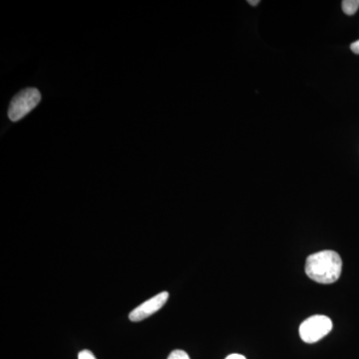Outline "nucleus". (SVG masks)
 <instances>
[{
    "label": "nucleus",
    "mask_w": 359,
    "mask_h": 359,
    "mask_svg": "<svg viewBox=\"0 0 359 359\" xmlns=\"http://www.w3.org/2000/svg\"><path fill=\"white\" fill-rule=\"evenodd\" d=\"M226 359H247L242 354L233 353L231 354V355L226 356Z\"/></svg>",
    "instance_id": "9"
},
{
    "label": "nucleus",
    "mask_w": 359,
    "mask_h": 359,
    "mask_svg": "<svg viewBox=\"0 0 359 359\" xmlns=\"http://www.w3.org/2000/svg\"><path fill=\"white\" fill-rule=\"evenodd\" d=\"M168 359H191L189 354L186 351H181V349H176V351H172L170 353Z\"/></svg>",
    "instance_id": "6"
},
{
    "label": "nucleus",
    "mask_w": 359,
    "mask_h": 359,
    "mask_svg": "<svg viewBox=\"0 0 359 359\" xmlns=\"http://www.w3.org/2000/svg\"><path fill=\"white\" fill-rule=\"evenodd\" d=\"M342 11L346 15H353L359 8V0H344L341 4Z\"/></svg>",
    "instance_id": "5"
},
{
    "label": "nucleus",
    "mask_w": 359,
    "mask_h": 359,
    "mask_svg": "<svg viewBox=\"0 0 359 359\" xmlns=\"http://www.w3.org/2000/svg\"><path fill=\"white\" fill-rule=\"evenodd\" d=\"M78 359H97L95 355L88 351V349H84V351H80L78 354Z\"/></svg>",
    "instance_id": "7"
},
{
    "label": "nucleus",
    "mask_w": 359,
    "mask_h": 359,
    "mask_svg": "<svg viewBox=\"0 0 359 359\" xmlns=\"http://www.w3.org/2000/svg\"><path fill=\"white\" fill-rule=\"evenodd\" d=\"M341 271V257L334 250H321L306 259V273L314 282L334 283L340 278Z\"/></svg>",
    "instance_id": "1"
},
{
    "label": "nucleus",
    "mask_w": 359,
    "mask_h": 359,
    "mask_svg": "<svg viewBox=\"0 0 359 359\" xmlns=\"http://www.w3.org/2000/svg\"><path fill=\"white\" fill-rule=\"evenodd\" d=\"M351 49L353 50V53L359 54V40L353 42V43L351 45Z\"/></svg>",
    "instance_id": "8"
},
{
    "label": "nucleus",
    "mask_w": 359,
    "mask_h": 359,
    "mask_svg": "<svg viewBox=\"0 0 359 359\" xmlns=\"http://www.w3.org/2000/svg\"><path fill=\"white\" fill-rule=\"evenodd\" d=\"M41 100L40 92L36 88H26L16 94L9 104L8 117L13 122L25 117L34 109Z\"/></svg>",
    "instance_id": "2"
},
{
    "label": "nucleus",
    "mask_w": 359,
    "mask_h": 359,
    "mask_svg": "<svg viewBox=\"0 0 359 359\" xmlns=\"http://www.w3.org/2000/svg\"><path fill=\"white\" fill-rule=\"evenodd\" d=\"M332 321L327 316H311L299 327V337L306 344H316L332 332Z\"/></svg>",
    "instance_id": "3"
},
{
    "label": "nucleus",
    "mask_w": 359,
    "mask_h": 359,
    "mask_svg": "<svg viewBox=\"0 0 359 359\" xmlns=\"http://www.w3.org/2000/svg\"><path fill=\"white\" fill-rule=\"evenodd\" d=\"M168 299H169V292H162L155 297H151L130 313L129 320L134 323L146 320L149 316L159 311L166 304Z\"/></svg>",
    "instance_id": "4"
},
{
    "label": "nucleus",
    "mask_w": 359,
    "mask_h": 359,
    "mask_svg": "<svg viewBox=\"0 0 359 359\" xmlns=\"http://www.w3.org/2000/svg\"><path fill=\"white\" fill-rule=\"evenodd\" d=\"M249 4H250V6H257V4H259V0L257 1H248Z\"/></svg>",
    "instance_id": "10"
}]
</instances>
